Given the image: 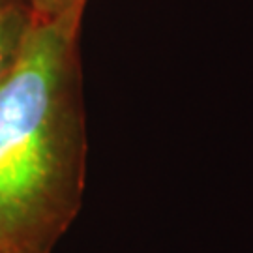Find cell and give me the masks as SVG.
<instances>
[{"instance_id": "6da1fadb", "label": "cell", "mask_w": 253, "mask_h": 253, "mask_svg": "<svg viewBox=\"0 0 253 253\" xmlns=\"http://www.w3.org/2000/svg\"><path fill=\"white\" fill-rule=\"evenodd\" d=\"M83 15L36 21L0 83V253H53L83 207Z\"/></svg>"}, {"instance_id": "7a4b0ae2", "label": "cell", "mask_w": 253, "mask_h": 253, "mask_svg": "<svg viewBox=\"0 0 253 253\" xmlns=\"http://www.w3.org/2000/svg\"><path fill=\"white\" fill-rule=\"evenodd\" d=\"M34 25L27 0H0V83L13 70Z\"/></svg>"}, {"instance_id": "3957f363", "label": "cell", "mask_w": 253, "mask_h": 253, "mask_svg": "<svg viewBox=\"0 0 253 253\" xmlns=\"http://www.w3.org/2000/svg\"><path fill=\"white\" fill-rule=\"evenodd\" d=\"M36 21H53L75 11V9H86L88 0H27Z\"/></svg>"}]
</instances>
